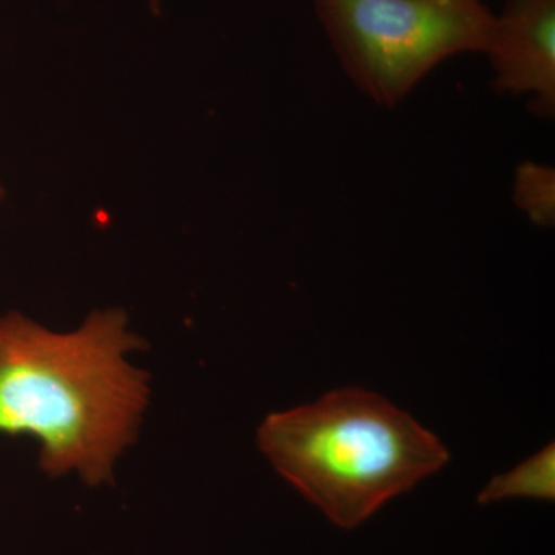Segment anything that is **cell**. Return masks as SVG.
<instances>
[{
	"label": "cell",
	"mask_w": 555,
	"mask_h": 555,
	"mask_svg": "<svg viewBox=\"0 0 555 555\" xmlns=\"http://www.w3.org/2000/svg\"><path fill=\"white\" fill-rule=\"evenodd\" d=\"M142 347L120 309L96 310L72 332L0 317V436L35 438L50 477L109 483L149 406V374L127 360Z\"/></svg>",
	"instance_id": "cell-1"
},
{
	"label": "cell",
	"mask_w": 555,
	"mask_h": 555,
	"mask_svg": "<svg viewBox=\"0 0 555 555\" xmlns=\"http://www.w3.org/2000/svg\"><path fill=\"white\" fill-rule=\"evenodd\" d=\"M258 444L278 473L341 529L363 525L449 462L433 433L360 387L270 414Z\"/></svg>",
	"instance_id": "cell-2"
},
{
	"label": "cell",
	"mask_w": 555,
	"mask_h": 555,
	"mask_svg": "<svg viewBox=\"0 0 555 555\" xmlns=\"http://www.w3.org/2000/svg\"><path fill=\"white\" fill-rule=\"evenodd\" d=\"M346 75L393 107L434 68L485 53L495 16L480 0H313Z\"/></svg>",
	"instance_id": "cell-3"
},
{
	"label": "cell",
	"mask_w": 555,
	"mask_h": 555,
	"mask_svg": "<svg viewBox=\"0 0 555 555\" xmlns=\"http://www.w3.org/2000/svg\"><path fill=\"white\" fill-rule=\"evenodd\" d=\"M488 54L499 93L529 96L542 118L555 113V0H506Z\"/></svg>",
	"instance_id": "cell-4"
},
{
	"label": "cell",
	"mask_w": 555,
	"mask_h": 555,
	"mask_svg": "<svg viewBox=\"0 0 555 555\" xmlns=\"http://www.w3.org/2000/svg\"><path fill=\"white\" fill-rule=\"evenodd\" d=\"M531 499L553 502L555 499V448L547 444L509 473L496 476L477 496L480 505L505 500Z\"/></svg>",
	"instance_id": "cell-5"
},
{
	"label": "cell",
	"mask_w": 555,
	"mask_h": 555,
	"mask_svg": "<svg viewBox=\"0 0 555 555\" xmlns=\"http://www.w3.org/2000/svg\"><path fill=\"white\" fill-rule=\"evenodd\" d=\"M514 204L542 228L555 222V170L542 164L524 163L516 171Z\"/></svg>",
	"instance_id": "cell-6"
},
{
	"label": "cell",
	"mask_w": 555,
	"mask_h": 555,
	"mask_svg": "<svg viewBox=\"0 0 555 555\" xmlns=\"http://www.w3.org/2000/svg\"><path fill=\"white\" fill-rule=\"evenodd\" d=\"M5 198V190H3L2 184H0V203Z\"/></svg>",
	"instance_id": "cell-7"
}]
</instances>
